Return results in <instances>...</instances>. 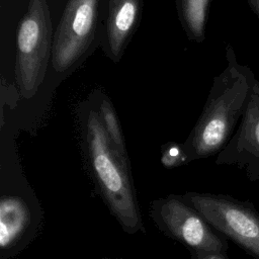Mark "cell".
<instances>
[{"label":"cell","instance_id":"cell-10","mask_svg":"<svg viewBox=\"0 0 259 259\" xmlns=\"http://www.w3.org/2000/svg\"><path fill=\"white\" fill-rule=\"evenodd\" d=\"M196 259H230L226 253H207L196 252Z\"/></svg>","mask_w":259,"mask_h":259},{"label":"cell","instance_id":"cell-9","mask_svg":"<svg viewBox=\"0 0 259 259\" xmlns=\"http://www.w3.org/2000/svg\"><path fill=\"white\" fill-rule=\"evenodd\" d=\"M137 14V7L133 2H124L117 11L114 18V25L118 32L125 33L133 25Z\"/></svg>","mask_w":259,"mask_h":259},{"label":"cell","instance_id":"cell-7","mask_svg":"<svg viewBox=\"0 0 259 259\" xmlns=\"http://www.w3.org/2000/svg\"><path fill=\"white\" fill-rule=\"evenodd\" d=\"M39 27L35 20L26 19L22 22L18 32V48L22 53H30L38 39Z\"/></svg>","mask_w":259,"mask_h":259},{"label":"cell","instance_id":"cell-4","mask_svg":"<svg viewBox=\"0 0 259 259\" xmlns=\"http://www.w3.org/2000/svg\"><path fill=\"white\" fill-rule=\"evenodd\" d=\"M218 163L244 170L251 182H259V81L254 80L241 124L221 153Z\"/></svg>","mask_w":259,"mask_h":259},{"label":"cell","instance_id":"cell-5","mask_svg":"<svg viewBox=\"0 0 259 259\" xmlns=\"http://www.w3.org/2000/svg\"><path fill=\"white\" fill-rule=\"evenodd\" d=\"M28 223V211L24 203L5 196L0 204V244L2 249L10 247L22 234Z\"/></svg>","mask_w":259,"mask_h":259},{"label":"cell","instance_id":"cell-6","mask_svg":"<svg viewBox=\"0 0 259 259\" xmlns=\"http://www.w3.org/2000/svg\"><path fill=\"white\" fill-rule=\"evenodd\" d=\"M93 2L92 0H84L76 9L72 22V29L78 36L86 35L93 21Z\"/></svg>","mask_w":259,"mask_h":259},{"label":"cell","instance_id":"cell-11","mask_svg":"<svg viewBox=\"0 0 259 259\" xmlns=\"http://www.w3.org/2000/svg\"><path fill=\"white\" fill-rule=\"evenodd\" d=\"M248 3L254 14L259 19V0H248Z\"/></svg>","mask_w":259,"mask_h":259},{"label":"cell","instance_id":"cell-8","mask_svg":"<svg viewBox=\"0 0 259 259\" xmlns=\"http://www.w3.org/2000/svg\"><path fill=\"white\" fill-rule=\"evenodd\" d=\"M208 0H187V16L191 27L198 33L202 31Z\"/></svg>","mask_w":259,"mask_h":259},{"label":"cell","instance_id":"cell-1","mask_svg":"<svg viewBox=\"0 0 259 259\" xmlns=\"http://www.w3.org/2000/svg\"><path fill=\"white\" fill-rule=\"evenodd\" d=\"M185 198L211 227L259 259V212L250 201L207 193H190Z\"/></svg>","mask_w":259,"mask_h":259},{"label":"cell","instance_id":"cell-3","mask_svg":"<svg viewBox=\"0 0 259 259\" xmlns=\"http://www.w3.org/2000/svg\"><path fill=\"white\" fill-rule=\"evenodd\" d=\"M159 212L170 233L196 252L226 253L227 241L215 234L210 225L191 205L169 197L162 200Z\"/></svg>","mask_w":259,"mask_h":259},{"label":"cell","instance_id":"cell-2","mask_svg":"<svg viewBox=\"0 0 259 259\" xmlns=\"http://www.w3.org/2000/svg\"><path fill=\"white\" fill-rule=\"evenodd\" d=\"M91 154L98 183L110 209L128 233H135L142 227V221L134 191L98 126L92 130Z\"/></svg>","mask_w":259,"mask_h":259}]
</instances>
